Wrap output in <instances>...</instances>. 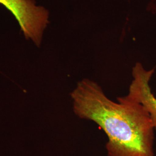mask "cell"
Segmentation results:
<instances>
[{
    "mask_svg": "<svg viewBox=\"0 0 156 156\" xmlns=\"http://www.w3.org/2000/svg\"><path fill=\"white\" fill-rule=\"evenodd\" d=\"M71 96L75 114L106 134L107 156H154L155 129L142 104L126 95L112 100L87 78L78 82Z\"/></svg>",
    "mask_w": 156,
    "mask_h": 156,
    "instance_id": "cell-1",
    "label": "cell"
},
{
    "mask_svg": "<svg viewBox=\"0 0 156 156\" xmlns=\"http://www.w3.org/2000/svg\"><path fill=\"white\" fill-rule=\"evenodd\" d=\"M19 23L26 39H32L39 46L44 31L49 24V12L42 6L35 5V0H0Z\"/></svg>",
    "mask_w": 156,
    "mask_h": 156,
    "instance_id": "cell-2",
    "label": "cell"
},
{
    "mask_svg": "<svg viewBox=\"0 0 156 156\" xmlns=\"http://www.w3.org/2000/svg\"><path fill=\"white\" fill-rule=\"evenodd\" d=\"M154 71V68L147 70L140 62H136L133 68V80L126 95L144 106L156 131V97L151 91L150 84Z\"/></svg>",
    "mask_w": 156,
    "mask_h": 156,
    "instance_id": "cell-3",
    "label": "cell"
}]
</instances>
